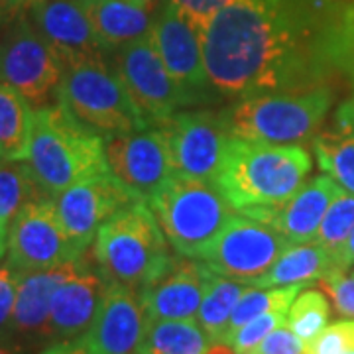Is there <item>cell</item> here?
<instances>
[{
  "mask_svg": "<svg viewBox=\"0 0 354 354\" xmlns=\"http://www.w3.org/2000/svg\"><path fill=\"white\" fill-rule=\"evenodd\" d=\"M201 36L207 73L221 93L309 91L348 71L354 0H232Z\"/></svg>",
  "mask_w": 354,
  "mask_h": 354,
  "instance_id": "6da1fadb",
  "label": "cell"
},
{
  "mask_svg": "<svg viewBox=\"0 0 354 354\" xmlns=\"http://www.w3.org/2000/svg\"><path fill=\"white\" fill-rule=\"evenodd\" d=\"M311 156L301 146H276L230 136L215 185L234 211L274 209L305 185Z\"/></svg>",
  "mask_w": 354,
  "mask_h": 354,
  "instance_id": "7a4b0ae2",
  "label": "cell"
},
{
  "mask_svg": "<svg viewBox=\"0 0 354 354\" xmlns=\"http://www.w3.org/2000/svg\"><path fill=\"white\" fill-rule=\"evenodd\" d=\"M26 162L39 187L51 197L77 183L109 174L104 136L81 124L62 104H46L34 111Z\"/></svg>",
  "mask_w": 354,
  "mask_h": 354,
  "instance_id": "3957f363",
  "label": "cell"
},
{
  "mask_svg": "<svg viewBox=\"0 0 354 354\" xmlns=\"http://www.w3.org/2000/svg\"><path fill=\"white\" fill-rule=\"evenodd\" d=\"M167 244L150 205L136 201L102 223L93 256L106 281L142 290L171 264Z\"/></svg>",
  "mask_w": 354,
  "mask_h": 354,
  "instance_id": "277c9868",
  "label": "cell"
},
{
  "mask_svg": "<svg viewBox=\"0 0 354 354\" xmlns=\"http://www.w3.org/2000/svg\"><path fill=\"white\" fill-rule=\"evenodd\" d=\"M333 101V88L323 85L295 93L248 95L225 113L232 136L276 146H304L321 130Z\"/></svg>",
  "mask_w": 354,
  "mask_h": 354,
  "instance_id": "5b68a950",
  "label": "cell"
},
{
  "mask_svg": "<svg viewBox=\"0 0 354 354\" xmlns=\"http://www.w3.org/2000/svg\"><path fill=\"white\" fill-rule=\"evenodd\" d=\"M169 246L179 256H201L236 211L215 183L174 177L148 201Z\"/></svg>",
  "mask_w": 354,
  "mask_h": 354,
  "instance_id": "8992f818",
  "label": "cell"
},
{
  "mask_svg": "<svg viewBox=\"0 0 354 354\" xmlns=\"http://www.w3.org/2000/svg\"><path fill=\"white\" fill-rule=\"evenodd\" d=\"M55 97L73 118L102 136L150 127L106 59L65 67Z\"/></svg>",
  "mask_w": 354,
  "mask_h": 354,
  "instance_id": "52a82bcc",
  "label": "cell"
},
{
  "mask_svg": "<svg viewBox=\"0 0 354 354\" xmlns=\"http://www.w3.org/2000/svg\"><path fill=\"white\" fill-rule=\"evenodd\" d=\"M114 75L150 127H160L189 99L167 73L150 34L109 53Z\"/></svg>",
  "mask_w": 354,
  "mask_h": 354,
  "instance_id": "ba28073f",
  "label": "cell"
},
{
  "mask_svg": "<svg viewBox=\"0 0 354 354\" xmlns=\"http://www.w3.org/2000/svg\"><path fill=\"white\" fill-rule=\"evenodd\" d=\"M290 246L291 242L278 228L236 211L199 260L218 276L250 286L254 279L264 276Z\"/></svg>",
  "mask_w": 354,
  "mask_h": 354,
  "instance_id": "9c48e42d",
  "label": "cell"
},
{
  "mask_svg": "<svg viewBox=\"0 0 354 354\" xmlns=\"http://www.w3.org/2000/svg\"><path fill=\"white\" fill-rule=\"evenodd\" d=\"M64 75L50 44L41 38L30 16L4 28L0 38V83L16 88L32 106H46Z\"/></svg>",
  "mask_w": 354,
  "mask_h": 354,
  "instance_id": "30bf717a",
  "label": "cell"
},
{
  "mask_svg": "<svg viewBox=\"0 0 354 354\" xmlns=\"http://www.w3.org/2000/svg\"><path fill=\"white\" fill-rule=\"evenodd\" d=\"M176 177L215 183L230 140L227 113L183 111L160 124Z\"/></svg>",
  "mask_w": 354,
  "mask_h": 354,
  "instance_id": "8fae6325",
  "label": "cell"
},
{
  "mask_svg": "<svg viewBox=\"0 0 354 354\" xmlns=\"http://www.w3.org/2000/svg\"><path fill=\"white\" fill-rule=\"evenodd\" d=\"M85 252L71 241L51 195H39L8 227V264L20 274L79 260Z\"/></svg>",
  "mask_w": 354,
  "mask_h": 354,
  "instance_id": "7c38bea8",
  "label": "cell"
},
{
  "mask_svg": "<svg viewBox=\"0 0 354 354\" xmlns=\"http://www.w3.org/2000/svg\"><path fill=\"white\" fill-rule=\"evenodd\" d=\"M104 156L111 176L138 201L148 203L176 177L164 132L158 127L104 136Z\"/></svg>",
  "mask_w": 354,
  "mask_h": 354,
  "instance_id": "4fadbf2b",
  "label": "cell"
},
{
  "mask_svg": "<svg viewBox=\"0 0 354 354\" xmlns=\"http://www.w3.org/2000/svg\"><path fill=\"white\" fill-rule=\"evenodd\" d=\"M150 36L167 73L191 102L201 101L213 87L203 55L201 30L187 16L165 2L153 18Z\"/></svg>",
  "mask_w": 354,
  "mask_h": 354,
  "instance_id": "5bb4252c",
  "label": "cell"
},
{
  "mask_svg": "<svg viewBox=\"0 0 354 354\" xmlns=\"http://www.w3.org/2000/svg\"><path fill=\"white\" fill-rule=\"evenodd\" d=\"M53 199L67 234L83 252L95 241L102 223H106L120 209L138 201L111 176V171L77 183Z\"/></svg>",
  "mask_w": 354,
  "mask_h": 354,
  "instance_id": "9a60e30c",
  "label": "cell"
},
{
  "mask_svg": "<svg viewBox=\"0 0 354 354\" xmlns=\"http://www.w3.org/2000/svg\"><path fill=\"white\" fill-rule=\"evenodd\" d=\"M146 321L140 290L106 281L101 307L83 339L95 354H136Z\"/></svg>",
  "mask_w": 354,
  "mask_h": 354,
  "instance_id": "2e32d148",
  "label": "cell"
},
{
  "mask_svg": "<svg viewBox=\"0 0 354 354\" xmlns=\"http://www.w3.org/2000/svg\"><path fill=\"white\" fill-rule=\"evenodd\" d=\"M28 16L64 69L106 59V51L95 36L79 0H41Z\"/></svg>",
  "mask_w": 354,
  "mask_h": 354,
  "instance_id": "e0dca14e",
  "label": "cell"
},
{
  "mask_svg": "<svg viewBox=\"0 0 354 354\" xmlns=\"http://www.w3.org/2000/svg\"><path fill=\"white\" fill-rule=\"evenodd\" d=\"M213 270L197 258L179 256L152 283L140 290L148 321L197 319Z\"/></svg>",
  "mask_w": 354,
  "mask_h": 354,
  "instance_id": "ac0fdd59",
  "label": "cell"
},
{
  "mask_svg": "<svg viewBox=\"0 0 354 354\" xmlns=\"http://www.w3.org/2000/svg\"><path fill=\"white\" fill-rule=\"evenodd\" d=\"M106 279L101 270H95L87 258H79L75 272L57 288L51 299L50 337L51 342L83 337L95 321Z\"/></svg>",
  "mask_w": 354,
  "mask_h": 354,
  "instance_id": "d6986e66",
  "label": "cell"
},
{
  "mask_svg": "<svg viewBox=\"0 0 354 354\" xmlns=\"http://www.w3.org/2000/svg\"><path fill=\"white\" fill-rule=\"evenodd\" d=\"M77 262H67L46 270L20 274L16 305H14V339L24 348L48 346L50 337L51 299L57 288L75 272Z\"/></svg>",
  "mask_w": 354,
  "mask_h": 354,
  "instance_id": "ffe728a7",
  "label": "cell"
},
{
  "mask_svg": "<svg viewBox=\"0 0 354 354\" xmlns=\"http://www.w3.org/2000/svg\"><path fill=\"white\" fill-rule=\"evenodd\" d=\"M341 189V185L325 174L305 183L291 199L281 203L279 207L254 211L248 213V216L278 228L291 244L315 242L319 227L329 211L330 203L335 201Z\"/></svg>",
  "mask_w": 354,
  "mask_h": 354,
  "instance_id": "44dd1931",
  "label": "cell"
},
{
  "mask_svg": "<svg viewBox=\"0 0 354 354\" xmlns=\"http://www.w3.org/2000/svg\"><path fill=\"white\" fill-rule=\"evenodd\" d=\"M79 4L106 55L152 30V12L128 0H79Z\"/></svg>",
  "mask_w": 354,
  "mask_h": 354,
  "instance_id": "7402d4cb",
  "label": "cell"
},
{
  "mask_svg": "<svg viewBox=\"0 0 354 354\" xmlns=\"http://www.w3.org/2000/svg\"><path fill=\"white\" fill-rule=\"evenodd\" d=\"M319 167L342 189L354 193V104L346 101L333 122L311 140Z\"/></svg>",
  "mask_w": 354,
  "mask_h": 354,
  "instance_id": "603a6c76",
  "label": "cell"
},
{
  "mask_svg": "<svg viewBox=\"0 0 354 354\" xmlns=\"http://www.w3.org/2000/svg\"><path fill=\"white\" fill-rule=\"evenodd\" d=\"M333 268V256L319 242L291 244L264 276L254 279V288H309Z\"/></svg>",
  "mask_w": 354,
  "mask_h": 354,
  "instance_id": "cb8c5ba5",
  "label": "cell"
},
{
  "mask_svg": "<svg viewBox=\"0 0 354 354\" xmlns=\"http://www.w3.org/2000/svg\"><path fill=\"white\" fill-rule=\"evenodd\" d=\"M34 128L30 101L16 88L0 83V150L4 160H28Z\"/></svg>",
  "mask_w": 354,
  "mask_h": 354,
  "instance_id": "d4e9b609",
  "label": "cell"
},
{
  "mask_svg": "<svg viewBox=\"0 0 354 354\" xmlns=\"http://www.w3.org/2000/svg\"><path fill=\"white\" fill-rule=\"evenodd\" d=\"M209 337L195 319H156L146 321L142 346L152 354H205Z\"/></svg>",
  "mask_w": 354,
  "mask_h": 354,
  "instance_id": "484cf974",
  "label": "cell"
},
{
  "mask_svg": "<svg viewBox=\"0 0 354 354\" xmlns=\"http://www.w3.org/2000/svg\"><path fill=\"white\" fill-rule=\"evenodd\" d=\"M246 288L248 286L244 281L225 278L218 274H213V278L209 279V286L205 290L201 307L197 313V323L201 325V329L207 333L209 341L213 344L225 342L227 339L232 311Z\"/></svg>",
  "mask_w": 354,
  "mask_h": 354,
  "instance_id": "4316f807",
  "label": "cell"
},
{
  "mask_svg": "<svg viewBox=\"0 0 354 354\" xmlns=\"http://www.w3.org/2000/svg\"><path fill=\"white\" fill-rule=\"evenodd\" d=\"M39 195V187L30 164L24 160H6L0 164V230H8L14 216Z\"/></svg>",
  "mask_w": 354,
  "mask_h": 354,
  "instance_id": "83f0119b",
  "label": "cell"
},
{
  "mask_svg": "<svg viewBox=\"0 0 354 354\" xmlns=\"http://www.w3.org/2000/svg\"><path fill=\"white\" fill-rule=\"evenodd\" d=\"M304 290V286H290V288H254L248 286L246 291L242 293L239 304L232 311L230 323H228L227 339L239 330L242 325L250 323L256 317L264 315L272 309H290L293 299L297 297V293ZM225 339V341H227Z\"/></svg>",
  "mask_w": 354,
  "mask_h": 354,
  "instance_id": "f1b7e54d",
  "label": "cell"
},
{
  "mask_svg": "<svg viewBox=\"0 0 354 354\" xmlns=\"http://www.w3.org/2000/svg\"><path fill=\"white\" fill-rule=\"evenodd\" d=\"M330 317V307L323 291L307 288L297 293L288 311V327L299 339L311 342L321 330L327 327Z\"/></svg>",
  "mask_w": 354,
  "mask_h": 354,
  "instance_id": "f546056e",
  "label": "cell"
},
{
  "mask_svg": "<svg viewBox=\"0 0 354 354\" xmlns=\"http://www.w3.org/2000/svg\"><path fill=\"white\" fill-rule=\"evenodd\" d=\"M354 230V193L341 189V193L330 203L329 211L323 218L315 242L325 246L330 256L339 252L342 244Z\"/></svg>",
  "mask_w": 354,
  "mask_h": 354,
  "instance_id": "4dcf8cb0",
  "label": "cell"
},
{
  "mask_svg": "<svg viewBox=\"0 0 354 354\" xmlns=\"http://www.w3.org/2000/svg\"><path fill=\"white\" fill-rule=\"evenodd\" d=\"M288 311L290 309L283 307V309H272L264 315L256 317L250 323L242 325L239 330H234L225 342L230 344L236 354L252 353L254 348L264 341L272 330H276L278 327L288 323Z\"/></svg>",
  "mask_w": 354,
  "mask_h": 354,
  "instance_id": "1f68e13d",
  "label": "cell"
},
{
  "mask_svg": "<svg viewBox=\"0 0 354 354\" xmlns=\"http://www.w3.org/2000/svg\"><path fill=\"white\" fill-rule=\"evenodd\" d=\"M317 283L327 291L339 315L354 319V270L330 268Z\"/></svg>",
  "mask_w": 354,
  "mask_h": 354,
  "instance_id": "d6a6232c",
  "label": "cell"
},
{
  "mask_svg": "<svg viewBox=\"0 0 354 354\" xmlns=\"http://www.w3.org/2000/svg\"><path fill=\"white\" fill-rule=\"evenodd\" d=\"M354 351V319L327 325L311 342L305 354H346Z\"/></svg>",
  "mask_w": 354,
  "mask_h": 354,
  "instance_id": "836d02e7",
  "label": "cell"
},
{
  "mask_svg": "<svg viewBox=\"0 0 354 354\" xmlns=\"http://www.w3.org/2000/svg\"><path fill=\"white\" fill-rule=\"evenodd\" d=\"M18 281H20V272L14 270L8 262L0 268V341L14 339L12 317Z\"/></svg>",
  "mask_w": 354,
  "mask_h": 354,
  "instance_id": "e575fe53",
  "label": "cell"
},
{
  "mask_svg": "<svg viewBox=\"0 0 354 354\" xmlns=\"http://www.w3.org/2000/svg\"><path fill=\"white\" fill-rule=\"evenodd\" d=\"M307 342L299 339L293 330L286 325H281L276 330H272L264 341L260 342L252 354H305Z\"/></svg>",
  "mask_w": 354,
  "mask_h": 354,
  "instance_id": "d590c367",
  "label": "cell"
},
{
  "mask_svg": "<svg viewBox=\"0 0 354 354\" xmlns=\"http://www.w3.org/2000/svg\"><path fill=\"white\" fill-rule=\"evenodd\" d=\"M171 6H176L183 16H187L199 30H205V26L211 22V18L218 10H223L232 0H167Z\"/></svg>",
  "mask_w": 354,
  "mask_h": 354,
  "instance_id": "8d00e7d4",
  "label": "cell"
},
{
  "mask_svg": "<svg viewBox=\"0 0 354 354\" xmlns=\"http://www.w3.org/2000/svg\"><path fill=\"white\" fill-rule=\"evenodd\" d=\"M39 2L41 0H0V30L28 16Z\"/></svg>",
  "mask_w": 354,
  "mask_h": 354,
  "instance_id": "74e56055",
  "label": "cell"
},
{
  "mask_svg": "<svg viewBox=\"0 0 354 354\" xmlns=\"http://www.w3.org/2000/svg\"><path fill=\"white\" fill-rule=\"evenodd\" d=\"M38 354H95L83 337L77 339H67V341H57L48 344L44 351Z\"/></svg>",
  "mask_w": 354,
  "mask_h": 354,
  "instance_id": "f35d334b",
  "label": "cell"
},
{
  "mask_svg": "<svg viewBox=\"0 0 354 354\" xmlns=\"http://www.w3.org/2000/svg\"><path fill=\"white\" fill-rule=\"evenodd\" d=\"M333 268H341V270H353L354 268V230L346 242L342 244V248L333 256Z\"/></svg>",
  "mask_w": 354,
  "mask_h": 354,
  "instance_id": "ab89813d",
  "label": "cell"
},
{
  "mask_svg": "<svg viewBox=\"0 0 354 354\" xmlns=\"http://www.w3.org/2000/svg\"><path fill=\"white\" fill-rule=\"evenodd\" d=\"M26 348L14 339H8V341H0V354H22Z\"/></svg>",
  "mask_w": 354,
  "mask_h": 354,
  "instance_id": "60d3db41",
  "label": "cell"
},
{
  "mask_svg": "<svg viewBox=\"0 0 354 354\" xmlns=\"http://www.w3.org/2000/svg\"><path fill=\"white\" fill-rule=\"evenodd\" d=\"M4 258H8V230H0V268Z\"/></svg>",
  "mask_w": 354,
  "mask_h": 354,
  "instance_id": "b9f144b4",
  "label": "cell"
},
{
  "mask_svg": "<svg viewBox=\"0 0 354 354\" xmlns=\"http://www.w3.org/2000/svg\"><path fill=\"white\" fill-rule=\"evenodd\" d=\"M205 354H236L234 353V348L227 344V342H215L209 351Z\"/></svg>",
  "mask_w": 354,
  "mask_h": 354,
  "instance_id": "7bdbcfd3",
  "label": "cell"
},
{
  "mask_svg": "<svg viewBox=\"0 0 354 354\" xmlns=\"http://www.w3.org/2000/svg\"><path fill=\"white\" fill-rule=\"evenodd\" d=\"M128 2H132V4H136V6L152 14L158 10V4H160V0H128Z\"/></svg>",
  "mask_w": 354,
  "mask_h": 354,
  "instance_id": "ee69618b",
  "label": "cell"
},
{
  "mask_svg": "<svg viewBox=\"0 0 354 354\" xmlns=\"http://www.w3.org/2000/svg\"><path fill=\"white\" fill-rule=\"evenodd\" d=\"M136 354H152V353H150V351H148L146 346H142V344H140L138 351H136Z\"/></svg>",
  "mask_w": 354,
  "mask_h": 354,
  "instance_id": "f6af8a7d",
  "label": "cell"
},
{
  "mask_svg": "<svg viewBox=\"0 0 354 354\" xmlns=\"http://www.w3.org/2000/svg\"><path fill=\"white\" fill-rule=\"evenodd\" d=\"M2 160H4V156H2V150H0V164H2Z\"/></svg>",
  "mask_w": 354,
  "mask_h": 354,
  "instance_id": "bcb514c9",
  "label": "cell"
},
{
  "mask_svg": "<svg viewBox=\"0 0 354 354\" xmlns=\"http://www.w3.org/2000/svg\"><path fill=\"white\" fill-rule=\"evenodd\" d=\"M346 354H354V351H353V353H346Z\"/></svg>",
  "mask_w": 354,
  "mask_h": 354,
  "instance_id": "7dc6e473",
  "label": "cell"
},
{
  "mask_svg": "<svg viewBox=\"0 0 354 354\" xmlns=\"http://www.w3.org/2000/svg\"><path fill=\"white\" fill-rule=\"evenodd\" d=\"M248 354H252V353H248Z\"/></svg>",
  "mask_w": 354,
  "mask_h": 354,
  "instance_id": "c3c4849f",
  "label": "cell"
},
{
  "mask_svg": "<svg viewBox=\"0 0 354 354\" xmlns=\"http://www.w3.org/2000/svg\"><path fill=\"white\" fill-rule=\"evenodd\" d=\"M353 270H354V268H353Z\"/></svg>",
  "mask_w": 354,
  "mask_h": 354,
  "instance_id": "681fc988",
  "label": "cell"
}]
</instances>
